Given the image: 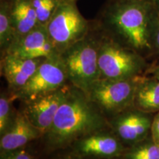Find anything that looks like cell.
Instances as JSON below:
<instances>
[{"label":"cell","mask_w":159,"mask_h":159,"mask_svg":"<svg viewBox=\"0 0 159 159\" xmlns=\"http://www.w3.org/2000/svg\"><path fill=\"white\" fill-rule=\"evenodd\" d=\"M107 35L149 60L159 15L153 0H108L95 20Z\"/></svg>","instance_id":"cell-1"},{"label":"cell","mask_w":159,"mask_h":159,"mask_svg":"<svg viewBox=\"0 0 159 159\" xmlns=\"http://www.w3.org/2000/svg\"><path fill=\"white\" fill-rule=\"evenodd\" d=\"M111 128L108 119L86 93L69 85L51 127L37 141L42 155L70 147L87 135Z\"/></svg>","instance_id":"cell-2"},{"label":"cell","mask_w":159,"mask_h":159,"mask_svg":"<svg viewBox=\"0 0 159 159\" xmlns=\"http://www.w3.org/2000/svg\"><path fill=\"white\" fill-rule=\"evenodd\" d=\"M99 38L100 30L94 20L88 34L60 54L69 83L86 94L100 77L98 65Z\"/></svg>","instance_id":"cell-3"},{"label":"cell","mask_w":159,"mask_h":159,"mask_svg":"<svg viewBox=\"0 0 159 159\" xmlns=\"http://www.w3.org/2000/svg\"><path fill=\"white\" fill-rule=\"evenodd\" d=\"M99 30V78L123 80L148 74L151 66L146 57L113 39L100 27Z\"/></svg>","instance_id":"cell-4"},{"label":"cell","mask_w":159,"mask_h":159,"mask_svg":"<svg viewBox=\"0 0 159 159\" xmlns=\"http://www.w3.org/2000/svg\"><path fill=\"white\" fill-rule=\"evenodd\" d=\"M77 7L76 0H63L48 23L47 32L58 54L83 39L92 28Z\"/></svg>","instance_id":"cell-5"},{"label":"cell","mask_w":159,"mask_h":159,"mask_svg":"<svg viewBox=\"0 0 159 159\" xmlns=\"http://www.w3.org/2000/svg\"><path fill=\"white\" fill-rule=\"evenodd\" d=\"M141 76L123 80L99 78L93 83L87 95L109 121L133 107Z\"/></svg>","instance_id":"cell-6"},{"label":"cell","mask_w":159,"mask_h":159,"mask_svg":"<svg viewBox=\"0 0 159 159\" xmlns=\"http://www.w3.org/2000/svg\"><path fill=\"white\" fill-rule=\"evenodd\" d=\"M68 84L70 83L59 55L43 60L25 86L11 95L20 102H28Z\"/></svg>","instance_id":"cell-7"},{"label":"cell","mask_w":159,"mask_h":159,"mask_svg":"<svg viewBox=\"0 0 159 159\" xmlns=\"http://www.w3.org/2000/svg\"><path fill=\"white\" fill-rule=\"evenodd\" d=\"M154 116L155 114L131 107L108 122L111 130L128 148L150 136Z\"/></svg>","instance_id":"cell-8"},{"label":"cell","mask_w":159,"mask_h":159,"mask_svg":"<svg viewBox=\"0 0 159 159\" xmlns=\"http://www.w3.org/2000/svg\"><path fill=\"white\" fill-rule=\"evenodd\" d=\"M70 148L81 156L93 159L122 158L127 149L111 128L91 133L77 140Z\"/></svg>","instance_id":"cell-9"},{"label":"cell","mask_w":159,"mask_h":159,"mask_svg":"<svg viewBox=\"0 0 159 159\" xmlns=\"http://www.w3.org/2000/svg\"><path fill=\"white\" fill-rule=\"evenodd\" d=\"M69 85L33 100L21 102L19 109L30 122L41 131L42 135L49 130L52 124Z\"/></svg>","instance_id":"cell-10"},{"label":"cell","mask_w":159,"mask_h":159,"mask_svg":"<svg viewBox=\"0 0 159 159\" xmlns=\"http://www.w3.org/2000/svg\"><path fill=\"white\" fill-rule=\"evenodd\" d=\"M4 54L29 59L48 58L59 55L49 39L47 27L40 25L15 41Z\"/></svg>","instance_id":"cell-11"},{"label":"cell","mask_w":159,"mask_h":159,"mask_svg":"<svg viewBox=\"0 0 159 159\" xmlns=\"http://www.w3.org/2000/svg\"><path fill=\"white\" fill-rule=\"evenodd\" d=\"M44 59L23 58L11 54L1 55V75L7 83L10 94L22 89Z\"/></svg>","instance_id":"cell-12"},{"label":"cell","mask_w":159,"mask_h":159,"mask_svg":"<svg viewBox=\"0 0 159 159\" xmlns=\"http://www.w3.org/2000/svg\"><path fill=\"white\" fill-rule=\"evenodd\" d=\"M41 131L33 126L20 109L13 123L0 136V152L14 150L37 142L42 137Z\"/></svg>","instance_id":"cell-13"},{"label":"cell","mask_w":159,"mask_h":159,"mask_svg":"<svg viewBox=\"0 0 159 159\" xmlns=\"http://www.w3.org/2000/svg\"><path fill=\"white\" fill-rule=\"evenodd\" d=\"M133 107L144 112H159V79L148 74L142 75L137 85Z\"/></svg>","instance_id":"cell-14"},{"label":"cell","mask_w":159,"mask_h":159,"mask_svg":"<svg viewBox=\"0 0 159 159\" xmlns=\"http://www.w3.org/2000/svg\"><path fill=\"white\" fill-rule=\"evenodd\" d=\"M10 3L16 33L15 41L31 31L39 24L32 0H10Z\"/></svg>","instance_id":"cell-15"},{"label":"cell","mask_w":159,"mask_h":159,"mask_svg":"<svg viewBox=\"0 0 159 159\" xmlns=\"http://www.w3.org/2000/svg\"><path fill=\"white\" fill-rule=\"evenodd\" d=\"M16 38L10 0H0V52L3 55Z\"/></svg>","instance_id":"cell-16"},{"label":"cell","mask_w":159,"mask_h":159,"mask_svg":"<svg viewBox=\"0 0 159 159\" xmlns=\"http://www.w3.org/2000/svg\"><path fill=\"white\" fill-rule=\"evenodd\" d=\"M122 159H159V144L153 141L151 135L142 142L128 147Z\"/></svg>","instance_id":"cell-17"},{"label":"cell","mask_w":159,"mask_h":159,"mask_svg":"<svg viewBox=\"0 0 159 159\" xmlns=\"http://www.w3.org/2000/svg\"><path fill=\"white\" fill-rule=\"evenodd\" d=\"M15 99L5 91H2L0 95V136L9 128L13 123L17 110L13 106Z\"/></svg>","instance_id":"cell-18"},{"label":"cell","mask_w":159,"mask_h":159,"mask_svg":"<svg viewBox=\"0 0 159 159\" xmlns=\"http://www.w3.org/2000/svg\"><path fill=\"white\" fill-rule=\"evenodd\" d=\"M63 0H32L38 24L47 25Z\"/></svg>","instance_id":"cell-19"},{"label":"cell","mask_w":159,"mask_h":159,"mask_svg":"<svg viewBox=\"0 0 159 159\" xmlns=\"http://www.w3.org/2000/svg\"><path fill=\"white\" fill-rule=\"evenodd\" d=\"M33 143L16 150L0 152V159H41V152Z\"/></svg>","instance_id":"cell-20"},{"label":"cell","mask_w":159,"mask_h":159,"mask_svg":"<svg viewBox=\"0 0 159 159\" xmlns=\"http://www.w3.org/2000/svg\"><path fill=\"white\" fill-rule=\"evenodd\" d=\"M41 159H93L83 156L77 153L71 149L70 147L61 149L48 154L42 155Z\"/></svg>","instance_id":"cell-21"},{"label":"cell","mask_w":159,"mask_h":159,"mask_svg":"<svg viewBox=\"0 0 159 159\" xmlns=\"http://www.w3.org/2000/svg\"><path fill=\"white\" fill-rule=\"evenodd\" d=\"M150 135L154 142L159 144V112L155 114Z\"/></svg>","instance_id":"cell-22"},{"label":"cell","mask_w":159,"mask_h":159,"mask_svg":"<svg viewBox=\"0 0 159 159\" xmlns=\"http://www.w3.org/2000/svg\"><path fill=\"white\" fill-rule=\"evenodd\" d=\"M154 51H155V57H158L159 59V22H158V26H157L156 34H155Z\"/></svg>","instance_id":"cell-23"},{"label":"cell","mask_w":159,"mask_h":159,"mask_svg":"<svg viewBox=\"0 0 159 159\" xmlns=\"http://www.w3.org/2000/svg\"><path fill=\"white\" fill-rule=\"evenodd\" d=\"M150 74L153 76L156 77L157 78L159 79V61L156 65L151 66V67L148 71V74Z\"/></svg>","instance_id":"cell-24"},{"label":"cell","mask_w":159,"mask_h":159,"mask_svg":"<svg viewBox=\"0 0 159 159\" xmlns=\"http://www.w3.org/2000/svg\"><path fill=\"white\" fill-rule=\"evenodd\" d=\"M155 6H156L157 11H158V15H159V0H153Z\"/></svg>","instance_id":"cell-25"},{"label":"cell","mask_w":159,"mask_h":159,"mask_svg":"<svg viewBox=\"0 0 159 159\" xmlns=\"http://www.w3.org/2000/svg\"><path fill=\"white\" fill-rule=\"evenodd\" d=\"M115 159H122V158H115Z\"/></svg>","instance_id":"cell-26"},{"label":"cell","mask_w":159,"mask_h":159,"mask_svg":"<svg viewBox=\"0 0 159 159\" xmlns=\"http://www.w3.org/2000/svg\"><path fill=\"white\" fill-rule=\"evenodd\" d=\"M76 1H77V0H76Z\"/></svg>","instance_id":"cell-27"}]
</instances>
